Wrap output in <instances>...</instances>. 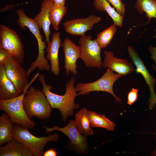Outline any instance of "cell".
<instances>
[{
	"label": "cell",
	"instance_id": "6da1fadb",
	"mask_svg": "<svg viewBox=\"0 0 156 156\" xmlns=\"http://www.w3.org/2000/svg\"><path fill=\"white\" fill-rule=\"evenodd\" d=\"M38 77L42 85V91L46 96L51 109L55 108L59 110L62 116V120L65 122L68 117L73 115L74 110L78 109L79 107V104L75 102V98L78 95L74 86L75 78L72 77L66 84L65 93L63 95H60L51 91L53 88L51 85L46 83L44 75L39 74Z\"/></svg>",
	"mask_w": 156,
	"mask_h": 156
},
{
	"label": "cell",
	"instance_id": "7a4b0ae2",
	"mask_svg": "<svg viewBox=\"0 0 156 156\" xmlns=\"http://www.w3.org/2000/svg\"><path fill=\"white\" fill-rule=\"evenodd\" d=\"M17 13L18 16L17 22L20 28L22 29H25L26 27L28 28L36 37L38 42V56L36 60L31 63L28 70V72L31 73L37 68L41 70L49 71L51 66L44 57L46 52L44 49L47 45L46 42L43 41V37L40 32V28L34 20L28 17L23 10H17Z\"/></svg>",
	"mask_w": 156,
	"mask_h": 156
},
{
	"label": "cell",
	"instance_id": "3957f363",
	"mask_svg": "<svg viewBox=\"0 0 156 156\" xmlns=\"http://www.w3.org/2000/svg\"><path fill=\"white\" fill-rule=\"evenodd\" d=\"M39 74V71H38L21 94L10 99L0 100V110L8 114L13 123L19 124L28 129L34 128L36 123L27 115L23 107V100L28 88L38 77Z\"/></svg>",
	"mask_w": 156,
	"mask_h": 156
},
{
	"label": "cell",
	"instance_id": "277c9868",
	"mask_svg": "<svg viewBox=\"0 0 156 156\" xmlns=\"http://www.w3.org/2000/svg\"><path fill=\"white\" fill-rule=\"evenodd\" d=\"M25 112L30 119L34 116L44 120L49 118L51 114V108L42 91L34 87L27 90L23 100Z\"/></svg>",
	"mask_w": 156,
	"mask_h": 156
},
{
	"label": "cell",
	"instance_id": "5b68a950",
	"mask_svg": "<svg viewBox=\"0 0 156 156\" xmlns=\"http://www.w3.org/2000/svg\"><path fill=\"white\" fill-rule=\"evenodd\" d=\"M27 128L14 124L12 131L13 138L22 143L32 153L34 156H43L44 148L49 142H57L58 135L56 133L48 136L37 137L30 133Z\"/></svg>",
	"mask_w": 156,
	"mask_h": 156
},
{
	"label": "cell",
	"instance_id": "8992f818",
	"mask_svg": "<svg viewBox=\"0 0 156 156\" xmlns=\"http://www.w3.org/2000/svg\"><path fill=\"white\" fill-rule=\"evenodd\" d=\"M122 76L118 73H115L110 69H108L102 77L97 80L86 83H79L75 86L76 91L78 95H84L94 91L106 92L111 94L115 98L116 102L122 104L120 98L116 96L114 92V84L117 79Z\"/></svg>",
	"mask_w": 156,
	"mask_h": 156
},
{
	"label": "cell",
	"instance_id": "52a82bcc",
	"mask_svg": "<svg viewBox=\"0 0 156 156\" xmlns=\"http://www.w3.org/2000/svg\"><path fill=\"white\" fill-rule=\"evenodd\" d=\"M0 49L6 51L21 64L23 63L24 51L20 38L13 30L2 24L0 25Z\"/></svg>",
	"mask_w": 156,
	"mask_h": 156
},
{
	"label": "cell",
	"instance_id": "ba28073f",
	"mask_svg": "<svg viewBox=\"0 0 156 156\" xmlns=\"http://www.w3.org/2000/svg\"><path fill=\"white\" fill-rule=\"evenodd\" d=\"M81 56L87 67L101 68L103 63L101 52L102 48L96 39L92 40L90 35L82 36L79 40Z\"/></svg>",
	"mask_w": 156,
	"mask_h": 156
},
{
	"label": "cell",
	"instance_id": "9c48e42d",
	"mask_svg": "<svg viewBox=\"0 0 156 156\" xmlns=\"http://www.w3.org/2000/svg\"><path fill=\"white\" fill-rule=\"evenodd\" d=\"M44 127L45 128V132L47 133L58 131L66 135L70 140L71 146L78 153L86 154L88 153L87 136L79 132L76 126L74 120H70L68 125L63 127L57 126L50 128Z\"/></svg>",
	"mask_w": 156,
	"mask_h": 156
},
{
	"label": "cell",
	"instance_id": "30bf717a",
	"mask_svg": "<svg viewBox=\"0 0 156 156\" xmlns=\"http://www.w3.org/2000/svg\"><path fill=\"white\" fill-rule=\"evenodd\" d=\"M127 49L129 56L136 67V72L142 75L149 87L150 96L148 102L149 103L148 108L152 109L156 104V94L154 89L156 79L150 74L142 60L135 50L130 46H128Z\"/></svg>",
	"mask_w": 156,
	"mask_h": 156
},
{
	"label": "cell",
	"instance_id": "8fae6325",
	"mask_svg": "<svg viewBox=\"0 0 156 156\" xmlns=\"http://www.w3.org/2000/svg\"><path fill=\"white\" fill-rule=\"evenodd\" d=\"M4 65L7 77L14 84L20 94H21L29 83L27 71L21 64L10 57Z\"/></svg>",
	"mask_w": 156,
	"mask_h": 156
},
{
	"label": "cell",
	"instance_id": "7c38bea8",
	"mask_svg": "<svg viewBox=\"0 0 156 156\" xmlns=\"http://www.w3.org/2000/svg\"><path fill=\"white\" fill-rule=\"evenodd\" d=\"M101 19V17L92 14L85 18H78L66 21L63 25L65 31L69 34L82 36L85 35L86 32L91 30L94 25L99 22Z\"/></svg>",
	"mask_w": 156,
	"mask_h": 156
},
{
	"label": "cell",
	"instance_id": "4fadbf2b",
	"mask_svg": "<svg viewBox=\"0 0 156 156\" xmlns=\"http://www.w3.org/2000/svg\"><path fill=\"white\" fill-rule=\"evenodd\" d=\"M64 53V66L66 74L68 76L70 73L74 75L77 74L76 62L80 58L81 53L79 46L74 44L69 38H66L62 43Z\"/></svg>",
	"mask_w": 156,
	"mask_h": 156
},
{
	"label": "cell",
	"instance_id": "5bb4252c",
	"mask_svg": "<svg viewBox=\"0 0 156 156\" xmlns=\"http://www.w3.org/2000/svg\"><path fill=\"white\" fill-rule=\"evenodd\" d=\"M104 53L103 67L108 68L122 76L135 71L133 65L127 59L115 57L112 51H105Z\"/></svg>",
	"mask_w": 156,
	"mask_h": 156
},
{
	"label": "cell",
	"instance_id": "9a60e30c",
	"mask_svg": "<svg viewBox=\"0 0 156 156\" xmlns=\"http://www.w3.org/2000/svg\"><path fill=\"white\" fill-rule=\"evenodd\" d=\"M60 35V32L53 33L51 40L47 44L45 51L47 52L46 58L50 62L51 71L56 76L59 75L60 71L58 55L62 44Z\"/></svg>",
	"mask_w": 156,
	"mask_h": 156
},
{
	"label": "cell",
	"instance_id": "2e32d148",
	"mask_svg": "<svg viewBox=\"0 0 156 156\" xmlns=\"http://www.w3.org/2000/svg\"><path fill=\"white\" fill-rule=\"evenodd\" d=\"M53 5V0H43L40 6L41 11L35 16L34 19L40 28L42 29L45 37V41L47 44L50 42L51 33L49 12Z\"/></svg>",
	"mask_w": 156,
	"mask_h": 156
},
{
	"label": "cell",
	"instance_id": "e0dca14e",
	"mask_svg": "<svg viewBox=\"0 0 156 156\" xmlns=\"http://www.w3.org/2000/svg\"><path fill=\"white\" fill-rule=\"evenodd\" d=\"M20 94L7 77L4 64H0V100L9 99Z\"/></svg>",
	"mask_w": 156,
	"mask_h": 156
},
{
	"label": "cell",
	"instance_id": "ac0fdd59",
	"mask_svg": "<svg viewBox=\"0 0 156 156\" xmlns=\"http://www.w3.org/2000/svg\"><path fill=\"white\" fill-rule=\"evenodd\" d=\"M0 156H33L31 151L22 143L13 138L4 146L0 147Z\"/></svg>",
	"mask_w": 156,
	"mask_h": 156
},
{
	"label": "cell",
	"instance_id": "d6986e66",
	"mask_svg": "<svg viewBox=\"0 0 156 156\" xmlns=\"http://www.w3.org/2000/svg\"><path fill=\"white\" fill-rule=\"evenodd\" d=\"M93 4L96 10L106 12L117 26L122 27L124 17L118 13L107 0H94Z\"/></svg>",
	"mask_w": 156,
	"mask_h": 156
},
{
	"label": "cell",
	"instance_id": "ffe728a7",
	"mask_svg": "<svg viewBox=\"0 0 156 156\" xmlns=\"http://www.w3.org/2000/svg\"><path fill=\"white\" fill-rule=\"evenodd\" d=\"M88 112L87 108H83L76 113L74 120L76 126L79 132L87 136L94 134L90 124Z\"/></svg>",
	"mask_w": 156,
	"mask_h": 156
},
{
	"label": "cell",
	"instance_id": "44dd1931",
	"mask_svg": "<svg viewBox=\"0 0 156 156\" xmlns=\"http://www.w3.org/2000/svg\"><path fill=\"white\" fill-rule=\"evenodd\" d=\"M14 123L7 113L0 117V145L10 141L13 139L12 131Z\"/></svg>",
	"mask_w": 156,
	"mask_h": 156
},
{
	"label": "cell",
	"instance_id": "7402d4cb",
	"mask_svg": "<svg viewBox=\"0 0 156 156\" xmlns=\"http://www.w3.org/2000/svg\"><path fill=\"white\" fill-rule=\"evenodd\" d=\"M88 115L91 127L105 128L113 131L116 127L114 122L105 115L92 111H88Z\"/></svg>",
	"mask_w": 156,
	"mask_h": 156
},
{
	"label": "cell",
	"instance_id": "603a6c76",
	"mask_svg": "<svg viewBox=\"0 0 156 156\" xmlns=\"http://www.w3.org/2000/svg\"><path fill=\"white\" fill-rule=\"evenodd\" d=\"M135 7L140 14L145 13L147 23L152 18L156 20V0H136Z\"/></svg>",
	"mask_w": 156,
	"mask_h": 156
},
{
	"label": "cell",
	"instance_id": "cb8c5ba5",
	"mask_svg": "<svg viewBox=\"0 0 156 156\" xmlns=\"http://www.w3.org/2000/svg\"><path fill=\"white\" fill-rule=\"evenodd\" d=\"M67 11V8L65 6L53 4L51 7L49 12V20L51 25L56 30L58 29L59 23Z\"/></svg>",
	"mask_w": 156,
	"mask_h": 156
},
{
	"label": "cell",
	"instance_id": "d4e9b609",
	"mask_svg": "<svg viewBox=\"0 0 156 156\" xmlns=\"http://www.w3.org/2000/svg\"><path fill=\"white\" fill-rule=\"evenodd\" d=\"M116 26L114 24L98 35L96 40L102 48L106 47L110 43L116 33Z\"/></svg>",
	"mask_w": 156,
	"mask_h": 156
},
{
	"label": "cell",
	"instance_id": "484cf974",
	"mask_svg": "<svg viewBox=\"0 0 156 156\" xmlns=\"http://www.w3.org/2000/svg\"><path fill=\"white\" fill-rule=\"evenodd\" d=\"M115 9L116 11L121 16L124 17L125 14V4L121 0H107Z\"/></svg>",
	"mask_w": 156,
	"mask_h": 156
},
{
	"label": "cell",
	"instance_id": "4316f807",
	"mask_svg": "<svg viewBox=\"0 0 156 156\" xmlns=\"http://www.w3.org/2000/svg\"><path fill=\"white\" fill-rule=\"evenodd\" d=\"M138 89L132 88L128 94L127 102L128 104L131 105L137 100L138 98Z\"/></svg>",
	"mask_w": 156,
	"mask_h": 156
},
{
	"label": "cell",
	"instance_id": "83f0119b",
	"mask_svg": "<svg viewBox=\"0 0 156 156\" xmlns=\"http://www.w3.org/2000/svg\"><path fill=\"white\" fill-rule=\"evenodd\" d=\"M10 57V56L7 52L0 49V64H4Z\"/></svg>",
	"mask_w": 156,
	"mask_h": 156
},
{
	"label": "cell",
	"instance_id": "f1b7e54d",
	"mask_svg": "<svg viewBox=\"0 0 156 156\" xmlns=\"http://www.w3.org/2000/svg\"><path fill=\"white\" fill-rule=\"evenodd\" d=\"M148 49L151 55V58L156 64V47L151 45L149 47Z\"/></svg>",
	"mask_w": 156,
	"mask_h": 156
},
{
	"label": "cell",
	"instance_id": "f546056e",
	"mask_svg": "<svg viewBox=\"0 0 156 156\" xmlns=\"http://www.w3.org/2000/svg\"><path fill=\"white\" fill-rule=\"evenodd\" d=\"M57 153L53 148L48 149L43 153V156H56Z\"/></svg>",
	"mask_w": 156,
	"mask_h": 156
},
{
	"label": "cell",
	"instance_id": "4dcf8cb0",
	"mask_svg": "<svg viewBox=\"0 0 156 156\" xmlns=\"http://www.w3.org/2000/svg\"><path fill=\"white\" fill-rule=\"evenodd\" d=\"M65 0H53V4L54 5L64 6Z\"/></svg>",
	"mask_w": 156,
	"mask_h": 156
},
{
	"label": "cell",
	"instance_id": "1f68e13d",
	"mask_svg": "<svg viewBox=\"0 0 156 156\" xmlns=\"http://www.w3.org/2000/svg\"><path fill=\"white\" fill-rule=\"evenodd\" d=\"M154 134L156 135V132L153 133ZM156 139V136H155ZM151 155L154 156H156V145L154 149L151 153Z\"/></svg>",
	"mask_w": 156,
	"mask_h": 156
},
{
	"label": "cell",
	"instance_id": "d6a6232c",
	"mask_svg": "<svg viewBox=\"0 0 156 156\" xmlns=\"http://www.w3.org/2000/svg\"><path fill=\"white\" fill-rule=\"evenodd\" d=\"M152 67L156 71V66L154 64H153L152 66Z\"/></svg>",
	"mask_w": 156,
	"mask_h": 156
},
{
	"label": "cell",
	"instance_id": "836d02e7",
	"mask_svg": "<svg viewBox=\"0 0 156 156\" xmlns=\"http://www.w3.org/2000/svg\"><path fill=\"white\" fill-rule=\"evenodd\" d=\"M153 38L155 39H156V34H155L154 36H153Z\"/></svg>",
	"mask_w": 156,
	"mask_h": 156
},
{
	"label": "cell",
	"instance_id": "e575fe53",
	"mask_svg": "<svg viewBox=\"0 0 156 156\" xmlns=\"http://www.w3.org/2000/svg\"></svg>",
	"mask_w": 156,
	"mask_h": 156
}]
</instances>
